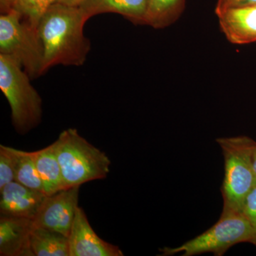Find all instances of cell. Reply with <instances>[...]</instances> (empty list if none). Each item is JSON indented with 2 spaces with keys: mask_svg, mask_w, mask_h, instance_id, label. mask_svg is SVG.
<instances>
[{
  "mask_svg": "<svg viewBox=\"0 0 256 256\" xmlns=\"http://www.w3.org/2000/svg\"><path fill=\"white\" fill-rule=\"evenodd\" d=\"M87 21L79 6L56 2L48 8L37 28L44 48V74L56 65H84L90 50L84 32Z\"/></svg>",
  "mask_w": 256,
  "mask_h": 256,
  "instance_id": "1",
  "label": "cell"
},
{
  "mask_svg": "<svg viewBox=\"0 0 256 256\" xmlns=\"http://www.w3.org/2000/svg\"><path fill=\"white\" fill-rule=\"evenodd\" d=\"M55 144L64 190L102 180L110 172L111 161L107 154L88 142L75 128L60 132Z\"/></svg>",
  "mask_w": 256,
  "mask_h": 256,
  "instance_id": "2",
  "label": "cell"
},
{
  "mask_svg": "<svg viewBox=\"0 0 256 256\" xmlns=\"http://www.w3.org/2000/svg\"><path fill=\"white\" fill-rule=\"evenodd\" d=\"M30 77L18 62L0 54V89L9 102L12 124L20 134L36 128L43 112L42 98Z\"/></svg>",
  "mask_w": 256,
  "mask_h": 256,
  "instance_id": "3",
  "label": "cell"
},
{
  "mask_svg": "<svg viewBox=\"0 0 256 256\" xmlns=\"http://www.w3.org/2000/svg\"><path fill=\"white\" fill-rule=\"evenodd\" d=\"M252 141L246 136L216 139L224 159L220 188L224 210L242 212L246 198L256 186L252 161Z\"/></svg>",
  "mask_w": 256,
  "mask_h": 256,
  "instance_id": "4",
  "label": "cell"
},
{
  "mask_svg": "<svg viewBox=\"0 0 256 256\" xmlns=\"http://www.w3.org/2000/svg\"><path fill=\"white\" fill-rule=\"evenodd\" d=\"M254 230L244 214L223 210L218 222L206 232L180 246L164 247L160 249V256H163L178 254H182L183 256H193L207 252L222 256L236 244H254Z\"/></svg>",
  "mask_w": 256,
  "mask_h": 256,
  "instance_id": "5",
  "label": "cell"
},
{
  "mask_svg": "<svg viewBox=\"0 0 256 256\" xmlns=\"http://www.w3.org/2000/svg\"><path fill=\"white\" fill-rule=\"evenodd\" d=\"M0 54L18 62L31 78L44 74V48L38 32L16 10L0 16Z\"/></svg>",
  "mask_w": 256,
  "mask_h": 256,
  "instance_id": "6",
  "label": "cell"
},
{
  "mask_svg": "<svg viewBox=\"0 0 256 256\" xmlns=\"http://www.w3.org/2000/svg\"><path fill=\"white\" fill-rule=\"evenodd\" d=\"M80 186H75L47 196L34 220V225L55 230L68 237L78 208Z\"/></svg>",
  "mask_w": 256,
  "mask_h": 256,
  "instance_id": "7",
  "label": "cell"
},
{
  "mask_svg": "<svg viewBox=\"0 0 256 256\" xmlns=\"http://www.w3.org/2000/svg\"><path fill=\"white\" fill-rule=\"evenodd\" d=\"M69 256H124L119 247L96 234L82 207L76 213L68 236Z\"/></svg>",
  "mask_w": 256,
  "mask_h": 256,
  "instance_id": "8",
  "label": "cell"
},
{
  "mask_svg": "<svg viewBox=\"0 0 256 256\" xmlns=\"http://www.w3.org/2000/svg\"><path fill=\"white\" fill-rule=\"evenodd\" d=\"M0 215L34 220L47 195L14 181L0 190Z\"/></svg>",
  "mask_w": 256,
  "mask_h": 256,
  "instance_id": "9",
  "label": "cell"
},
{
  "mask_svg": "<svg viewBox=\"0 0 256 256\" xmlns=\"http://www.w3.org/2000/svg\"><path fill=\"white\" fill-rule=\"evenodd\" d=\"M34 227L30 218L0 215V256H34L30 245Z\"/></svg>",
  "mask_w": 256,
  "mask_h": 256,
  "instance_id": "10",
  "label": "cell"
},
{
  "mask_svg": "<svg viewBox=\"0 0 256 256\" xmlns=\"http://www.w3.org/2000/svg\"><path fill=\"white\" fill-rule=\"evenodd\" d=\"M216 15L220 28L230 43L256 42V5L224 10Z\"/></svg>",
  "mask_w": 256,
  "mask_h": 256,
  "instance_id": "11",
  "label": "cell"
},
{
  "mask_svg": "<svg viewBox=\"0 0 256 256\" xmlns=\"http://www.w3.org/2000/svg\"><path fill=\"white\" fill-rule=\"evenodd\" d=\"M149 0H86L78 6L88 20L96 15L116 13L136 24H144Z\"/></svg>",
  "mask_w": 256,
  "mask_h": 256,
  "instance_id": "12",
  "label": "cell"
},
{
  "mask_svg": "<svg viewBox=\"0 0 256 256\" xmlns=\"http://www.w3.org/2000/svg\"><path fill=\"white\" fill-rule=\"evenodd\" d=\"M34 156L45 194L50 196L63 190V178L55 142L44 149L34 152Z\"/></svg>",
  "mask_w": 256,
  "mask_h": 256,
  "instance_id": "13",
  "label": "cell"
},
{
  "mask_svg": "<svg viewBox=\"0 0 256 256\" xmlns=\"http://www.w3.org/2000/svg\"><path fill=\"white\" fill-rule=\"evenodd\" d=\"M30 245L34 256H69L68 238L42 227H34Z\"/></svg>",
  "mask_w": 256,
  "mask_h": 256,
  "instance_id": "14",
  "label": "cell"
},
{
  "mask_svg": "<svg viewBox=\"0 0 256 256\" xmlns=\"http://www.w3.org/2000/svg\"><path fill=\"white\" fill-rule=\"evenodd\" d=\"M185 0H149L144 24L162 28L174 22L182 12Z\"/></svg>",
  "mask_w": 256,
  "mask_h": 256,
  "instance_id": "15",
  "label": "cell"
},
{
  "mask_svg": "<svg viewBox=\"0 0 256 256\" xmlns=\"http://www.w3.org/2000/svg\"><path fill=\"white\" fill-rule=\"evenodd\" d=\"M9 150L13 160L14 181L32 190L44 192L43 184L35 164L34 152L20 150L10 146Z\"/></svg>",
  "mask_w": 256,
  "mask_h": 256,
  "instance_id": "16",
  "label": "cell"
},
{
  "mask_svg": "<svg viewBox=\"0 0 256 256\" xmlns=\"http://www.w3.org/2000/svg\"><path fill=\"white\" fill-rule=\"evenodd\" d=\"M57 0H14L13 9L32 28H38L40 20L52 4Z\"/></svg>",
  "mask_w": 256,
  "mask_h": 256,
  "instance_id": "17",
  "label": "cell"
},
{
  "mask_svg": "<svg viewBox=\"0 0 256 256\" xmlns=\"http://www.w3.org/2000/svg\"><path fill=\"white\" fill-rule=\"evenodd\" d=\"M14 181L13 160L9 146H0V190L5 185Z\"/></svg>",
  "mask_w": 256,
  "mask_h": 256,
  "instance_id": "18",
  "label": "cell"
},
{
  "mask_svg": "<svg viewBox=\"0 0 256 256\" xmlns=\"http://www.w3.org/2000/svg\"><path fill=\"white\" fill-rule=\"evenodd\" d=\"M242 212L252 226L254 234L252 245L256 246V185L246 198Z\"/></svg>",
  "mask_w": 256,
  "mask_h": 256,
  "instance_id": "19",
  "label": "cell"
},
{
  "mask_svg": "<svg viewBox=\"0 0 256 256\" xmlns=\"http://www.w3.org/2000/svg\"><path fill=\"white\" fill-rule=\"evenodd\" d=\"M252 5H256V0H218L215 10L216 14L222 12L224 10Z\"/></svg>",
  "mask_w": 256,
  "mask_h": 256,
  "instance_id": "20",
  "label": "cell"
},
{
  "mask_svg": "<svg viewBox=\"0 0 256 256\" xmlns=\"http://www.w3.org/2000/svg\"><path fill=\"white\" fill-rule=\"evenodd\" d=\"M14 0H0V9L2 14L9 12L13 9Z\"/></svg>",
  "mask_w": 256,
  "mask_h": 256,
  "instance_id": "21",
  "label": "cell"
},
{
  "mask_svg": "<svg viewBox=\"0 0 256 256\" xmlns=\"http://www.w3.org/2000/svg\"><path fill=\"white\" fill-rule=\"evenodd\" d=\"M252 170H254V175H255L256 185V142L252 141Z\"/></svg>",
  "mask_w": 256,
  "mask_h": 256,
  "instance_id": "22",
  "label": "cell"
},
{
  "mask_svg": "<svg viewBox=\"0 0 256 256\" xmlns=\"http://www.w3.org/2000/svg\"><path fill=\"white\" fill-rule=\"evenodd\" d=\"M86 1V0H57L56 2L70 5V6H78Z\"/></svg>",
  "mask_w": 256,
  "mask_h": 256,
  "instance_id": "23",
  "label": "cell"
}]
</instances>
